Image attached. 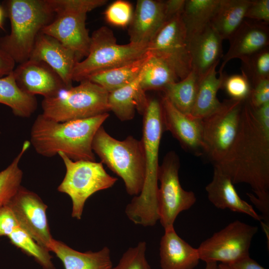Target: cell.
Masks as SVG:
<instances>
[{
  "mask_svg": "<svg viewBox=\"0 0 269 269\" xmlns=\"http://www.w3.org/2000/svg\"><path fill=\"white\" fill-rule=\"evenodd\" d=\"M233 183H246L254 194L247 193L269 223V102L253 108L244 102L239 128L226 156L214 164Z\"/></svg>",
  "mask_w": 269,
  "mask_h": 269,
  "instance_id": "1",
  "label": "cell"
},
{
  "mask_svg": "<svg viewBox=\"0 0 269 269\" xmlns=\"http://www.w3.org/2000/svg\"><path fill=\"white\" fill-rule=\"evenodd\" d=\"M109 114L58 122L39 115L31 127L30 144L36 152L52 157L61 152L73 161L96 160L92 149L94 137Z\"/></svg>",
  "mask_w": 269,
  "mask_h": 269,
  "instance_id": "2",
  "label": "cell"
},
{
  "mask_svg": "<svg viewBox=\"0 0 269 269\" xmlns=\"http://www.w3.org/2000/svg\"><path fill=\"white\" fill-rule=\"evenodd\" d=\"M164 130L161 99H148L143 114L142 136L145 176L142 189L134 196L125 209L128 218L136 225L153 226L159 220L157 212L158 153Z\"/></svg>",
  "mask_w": 269,
  "mask_h": 269,
  "instance_id": "3",
  "label": "cell"
},
{
  "mask_svg": "<svg viewBox=\"0 0 269 269\" xmlns=\"http://www.w3.org/2000/svg\"><path fill=\"white\" fill-rule=\"evenodd\" d=\"M1 7L11 28L0 37V49L21 64L29 59L38 34L54 17L51 0H7Z\"/></svg>",
  "mask_w": 269,
  "mask_h": 269,
  "instance_id": "4",
  "label": "cell"
},
{
  "mask_svg": "<svg viewBox=\"0 0 269 269\" xmlns=\"http://www.w3.org/2000/svg\"><path fill=\"white\" fill-rule=\"evenodd\" d=\"M92 149L102 163L123 180L128 194L137 196L140 193L145 176L141 140L132 135L123 140H118L101 126L94 137Z\"/></svg>",
  "mask_w": 269,
  "mask_h": 269,
  "instance_id": "5",
  "label": "cell"
},
{
  "mask_svg": "<svg viewBox=\"0 0 269 269\" xmlns=\"http://www.w3.org/2000/svg\"><path fill=\"white\" fill-rule=\"evenodd\" d=\"M107 1L51 0L55 14L41 32L54 37L72 50L79 62L88 55L90 44L91 36L86 26L87 14Z\"/></svg>",
  "mask_w": 269,
  "mask_h": 269,
  "instance_id": "6",
  "label": "cell"
},
{
  "mask_svg": "<svg viewBox=\"0 0 269 269\" xmlns=\"http://www.w3.org/2000/svg\"><path fill=\"white\" fill-rule=\"evenodd\" d=\"M148 45L118 44L112 30L102 26L92 33L87 56L76 63L73 81L80 82L96 73L135 61L148 52Z\"/></svg>",
  "mask_w": 269,
  "mask_h": 269,
  "instance_id": "7",
  "label": "cell"
},
{
  "mask_svg": "<svg viewBox=\"0 0 269 269\" xmlns=\"http://www.w3.org/2000/svg\"><path fill=\"white\" fill-rule=\"evenodd\" d=\"M109 92L101 86L84 80L58 95L44 98L42 114L53 121L65 122L91 118L109 111Z\"/></svg>",
  "mask_w": 269,
  "mask_h": 269,
  "instance_id": "8",
  "label": "cell"
},
{
  "mask_svg": "<svg viewBox=\"0 0 269 269\" xmlns=\"http://www.w3.org/2000/svg\"><path fill=\"white\" fill-rule=\"evenodd\" d=\"M58 154L63 161L66 173L57 190L69 196L72 202V217L80 219L87 200L95 193L112 187L118 179L106 171L101 162L73 161L62 152Z\"/></svg>",
  "mask_w": 269,
  "mask_h": 269,
  "instance_id": "9",
  "label": "cell"
},
{
  "mask_svg": "<svg viewBox=\"0 0 269 269\" xmlns=\"http://www.w3.org/2000/svg\"><path fill=\"white\" fill-rule=\"evenodd\" d=\"M245 101L225 100L216 110L201 119L204 152L215 164L224 158L236 138Z\"/></svg>",
  "mask_w": 269,
  "mask_h": 269,
  "instance_id": "10",
  "label": "cell"
},
{
  "mask_svg": "<svg viewBox=\"0 0 269 269\" xmlns=\"http://www.w3.org/2000/svg\"><path fill=\"white\" fill-rule=\"evenodd\" d=\"M179 167L178 155L170 151L158 168V180L160 185L157 195V212L164 230L173 227L179 214L189 209L196 201L193 192L182 188L179 179Z\"/></svg>",
  "mask_w": 269,
  "mask_h": 269,
  "instance_id": "11",
  "label": "cell"
},
{
  "mask_svg": "<svg viewBox=\"0 0 269 269\" xmlns=\"http://www.w3.org/2000/svg\"><path fill=\"white\" fill-rule=\"evenodd\" d=\"M257 226L239 220L229 224L203 241L197 248L200 260L205 263L229 264L249 255V249Z\"/></svg>",
  "mask_w": 269,
  "mask_h": 269,
  "instance_id": "12",
  "label": "cell"
},
{
  "mask_svg": "<svg viewBox=\"0 0 269 269\" xmlns=\"http://www.w3.org/2000/svg\"><path fill=\"white\" fill-rule=\"evenodd\" d=\"M148 50L164 60L180 80L191 71V60L181 13L167 20L148 43Z\"/></svg>",
  "mask_w": 269,
  "mask_h": 269,
  "instance_id": "13",
  "label": "cell"
},
{
  "mask_svg": "<svg viewBox=\"0 0 269 269\" xmlns=\"http://www.w3.org/2000/svg\"><path fill=\"white\" fill-rule=\"evenodd\" d=\"M6 205L13 212L19 227L50 252L53 239L48 223L47 206L39 196L21 186Z\"/></svg>",
  "mask_w": 269,
  "mask_h": 269,
  "instance_id": "14",
  "label": "cell"
},
{
  "mask_svg": "<svg viewBox=\"0 0 269 269\" xmlns=\"http://www.w3.org/2000/svg\"><path fill=\"white\" fill-rule=\"evenodd\" d=\"M13 73L20 88L32 96L50 98L69 89L59 75L42 61L28 59L19 64Z\"/></svg>",
  "mask_w": 269,
  "mask_h": 269,
  "instance_id": "15",
  "label": "cell"
},
{
  "mask_svg": "<svg viewBox=\"0 0 269 269\" xmlns=\"http://www.w3.org/2000/svg\"><path fill=\"white\" fill-rule=\"evenodd\" d=\"M161 102L164 130L169 131L184 149L195 155L202 154L201 120L181 112L164 96Z\"/></svg>",
  "mask_w": 269,
  "mask_h": 269,
  "instance_id": "16",
  "label": "cell"
},
{
  "mask_svg": "<svg viewBox=\"0 0 269 269\" xmlns=\"http://www.w3.org/2000/svg\"><path fill=\"white\" fill-rule=\"evenodd\" d=\"M29 59L42 61L55 71L68 88L78 62L75 53L54 37L41 31L37 36Z\"/></svg>",
  "mask_w": 269,
  "mask_h": 269,
  "instance_id": "17",
  "label": "cell"
},
{
  "mask_svg": "<svg viewBox=\"0 0 269 269\" xmlns=\"http://www.w3.org/2000/svg\"><path fill=\"white\" fill-rule=\"evenodd\" d=\"M269 24L245 19L229 40L230 47L222 57L219 75L223 73L226 64L231 60L238 58L242 62L259 51L269 47Z\"/></svg>",
  "mask_w": 269,
  "mask_h": 269,
  "instance_id": "18",
  "label": "cell"
},
{
  "mask_svg": "<svg viewBox=\"0 0 269 269\" xmlns=\"http://www.w3.org/2000/svg\"><path fill=\"white\" fill-rule=\"evenodd\" d=\"M167 20L165 0H137L129 25L130 42L148 44Z\"/></svg>",
  "mask_w": 269,
  "mask_h": 269,
  "instance_id": "19",
  "label": "cell"
},
{
  "mask_svg": "<svg viewBox=\"0 0 269 269\" xmlns=\"http://www.w3.org/2000/svg\"><path fill=\"white\" fill-rule=\"evenodd\" d=\"M205 189L209 200L216 208L245 214L262 223V216L239 196L230 177L219 167L214 166L212 180Z\"/></svg>",
  "mask_w": 269,
  "mask_h": 269,
  "instance_id": "20",
  "label": "cell"
},
{
  "mask_svg": "<svg viewBox=\"0 0 269 269\" xmlns=\"http://www.w3.org/2000/svg\"><path fill=\"white\" fill-rule=\"evenodd\" d=\"M222 41L210 23L189 41L192 70L199 79L219 64L223 57Z\"/></svg>",
  "mask_w": 269,
  "mask_h": 269,
  "instance_id": "21",
  "label": "cell"
},
{
  "mask_svg": "<svg viewBox=\"0 0 269 269\" xmlns=\"http://www.w3.org/2000/svg\"><path fill=\"white\" fill-rule=\"evenodd\" d=\"M159 256L162 269H194L200 260L197 249L181 238L174 227L164 230Z\"/></svg>",
  "mask_w": 269,
  "mask_h": 269,
  "instance_id": "22",
  "label": "cell"
},
{
  "mask_svg": "<svg viewBox=\"0 0 269 269\" xmlns=\"http://www.w3.org/2000/svg\"><path fill=\"white\" fill-rule=\"evenodd\" d=\"M140 80L141 72L131 83L108 93L109 110L121 121L133 119L136 110L142 115L145 112L148 99L140 88Z\"/></svg>",
  "mask_w": 269,
  "mask_h": 269,
  "instance_id": "23",
  "label": "cell"
},
{
  "mask_svg": "<svg viewBox=\"0 0 269 269\" xmlns=\"http://www.w3.org/2000/svg\"><path fill=\"white\" fill-rule=\"evenodd\" d=\"M50 252L62 262L65 269H113L111 252L104 247L97 252H80L53 239Z\"/></svg>",
  "mask_w": 269,
  "mask_h": 269,
  "instance_id": "24",
  "label": "cell"
},
{
  "mask_svg": "<svg viewBox=\"0 0 269 269\" xmlns=\"http://www.w3.org/2000/svg\"><path fill=\"white\" fill-rule=\"evenodd\" d=\"M251 0H219L210 24L223 40H230L244 20Z\"/></svg>",
  "mask_w": 269,
  "mask_h": 269,
  "instance_id": "25",
  "label": "cell"
},
{
  "mask_svg": "<svg viewBox=\"0 0 269 269\" xmlns=\"http://www.w3.org/2000/svg\"><path fill=\"white\" fill-rule=\"evenodd\" d=\"M218 64L214 65L199 79L196 99L190 114L193 118L201 120L216 110L221 104L217 94L222 89L224 74L218 77Z\"/></svg>",
  "mask_w": 269,
  "mask_h": 269,
  "instance_id": "26",
  "label": "cell"
},
{
  "mask_svg": "<svg viewBox=\"0 0 269 269\" xmlns=\"http://www.w3.org/2000/svg\"><path fill=\"white\" fill-rule=\"evenodd\" d=\"M0 103L9 107L14 115L21 118L30 117L37 106L35 96L27 94L18 86L13 71L0 78Z\"/></svg>",
  "mask_w": 269,
  "mask_h": 269,
  "instance_id": "27",
  "label": "cell"
},
{
  "mask_svg": "<svg viewBox=\"0 0 269 269\" xmlns=\"http://www.w3.org/2000/svg\"><path fill=\"white\" fill-rule=\"evenodd\" d=\"M150 55L151 52L148 50L143 56L135 61L96 73L87 80L108 92H112L131 83L137 78Z\"/></svg>",
  "mask_w": 269,
  "mask_h": 269,
  "instance_id": "28",
  "label": "cell"
},
{
  "mask_svg": "<svg viewBox=\"0 0 269 269\" xmlns=\"http://www.w3.org/2000/svg\"><path fill=\"white\" fill-rule=\"evenodd\" d=\"M219 0H185L181 17L189 41L210 23Z\"/></svg>",
  "mask_w": 269,
  "mask_h": 269,
  "instance_id": "29",
  "label": "cell"
},
{
  "mask_svg": "<svg viewBox=\"0 0 269 269\" xmlns=\"http://www.w3.org/2000/svg\"><path fill=\"white\" fill-rule=\"evenodd\" d=\"M178 79L164 60L151 53L141 72L140 86L145 92L148 90L163 91L169 84L178 81Z\"/></svg>",
  "mask_w": 269,
  "mask_h": 269,
  "instance_id": "30",
  "label": "cell"
},
{
  "mask_svg": "<svg viewBox=\"0 0 269 269\" xmlns=\"http://www.w3.org/2000/svg\"><path fill=\"white\" fill-rule=\"evenodd\" d=\"M199 79L192 70L185 78L167 85L163 90V96L179 111L190 115L196 99Z\"/></svg>",
  "mask_w": 269,
  "mask_h": 269,
  "instance_id": "31",
  "label": "cell"
},
{
  "mask_svg": "<svg viewBox=\"0 0 269 269\" xmlns=\"http://www.w3.org/2000/svg\"><path fill=\"white\" fill-rule=\"evenodd\" d=\"M30 144L29 141H25L11 163L0 171V207L6 205L21 186L23 172L19 163Z\"/></svg>",
  "mask_w": 269,
  "mask_h": 269,
  "instance_id": "32",
  "label": "cell"
},
{
  "mask_svg": "<svg viewBox=\"0 0 269 269\" xmlns=\"http://www.w3.org/2000/svg\"><path fill=\"white\" fill-rule=\"evenodd\" d=\"M7 237L11 244L33 257L43 269H55L49 251L35 242L21 228H15Z\"/></svg>",
  "mask_w": 269,
  "mask_h": 269,
  "instance_id": "33",
  "label": "cell"
},
{
  "mask_svg": "<svg viewBox=\"0 0 269 269\" xmlns=\"http://www.w3.org/2000/svg\"><path fill=\"white\" fill-rule=\"evenodd\" d=\"M241 72L251 87L260 81L269 79V48L267 47L242 62Z\"/></svg>",
  "mask_w": 269,
  "mask_h": 269,
  "instance_id": "34",
  "label": "cell"
},
{
  "mask_svg": "<svg viewBox=\"0 0 269 269\" xmlns=\"http://www.w3.org/2000/svg\"><path fill=\"white\" fill-rule=\"evenodd\" d=\"M146 250L145 242H140L135 247L129 248L113 269H151L145 257Z\"/></svg>",
  "mask_w": 269,
  "mask_h": 269,
  "instance_id": "35",
  "label": "cell"
},
{
  "mask_svg": "<svg viewBox=\"0 0 269 269\" xmlns=\"http://www.w3.org/2000/svg\"><path fill=\"white\" fill-rule=\"evenodd\" d=\"M223 88L230 99L245 101L249 98L252 87L247 78L242 73L228 76L224 75Z\"/></svg>",
  "mask_w": 269,
  "mask_h": 269,
  "instance_id": "36",
  "label": "cell"
},
{
  "mask_svg": "<svg viewBox=\"0 0 269 269\" xmlns=\"http://www.w3.org/2000/svg\"><path fill=\"white\" fill-rule=\"evenodd\" d=\"M133 14L132 4L127 1L118 0L106 9L105 16L109 23L120 27L129 25Z\"/></svg>",
  "mask_w": 269,
  "mask_h": 269,
  "instance_id": "37",
  "label": "cell"
},
{
  "mask_svg": "<svg viewBox=\"0 0 269 269\" xmlns=\"http://www.w3.org/2000/svg\"><path fill=\"white\" fill-rule=\"evenodd\" d=\"M269 23V0H251L247 10L245 18Z\"/></svg>",
  "mask_w": 269,
  "mask_h": 269,
  "instance_id": "38",
  "label": "cell"
},
{
  "mask_svg": "<svg viewBox=\"0 0 269 269\" xmlns=\"http://www.w3.org/2000/svg\"><path fill=\"white\" fill-rule=\"evenodd\" d=\"M251 106L257 108L269 102V79L262 80L252 87L247 99Z\"/></svg>",
  "mask_w": 269,
  "mask_h": 269,
  "instance_id": "39",
  "label": "cell"
},
{
  "mask_svg": "<svg viewBox=\"0 0 269 269\" xmlns=\"http://www.w3.org/2000/svg\"><path fill=\"white\" fill-rule=\"evenodd\" d=\"M19 227L11 209L7 205L0 207V237L8 236Z\"/></svg>",
  "mask_w": 269,
  "mask_h": 269,
  "instance_id": "40",
  "label": "cell"
},
{
  "mask_svg": "<svg viewBox=\"0 0 269 269\" xmlns=\"http://www.w3.org/2000/svg\"><path fill=\"white\" fill-rule=\"evenodd\" d=\"M227 265L230 269H266L250 258V255Z\"/></svg>",
  "mask_w": 269,
  "mask_h": 269,
  "instance_id": "41",
  "label": "cell"
},
{
  "mask_svg": "<svg viewBox=\"0 0 269 269\" xmlns=\"http://www.w3.org/2000/svg\"><path fill=\"white\" fill-rule=\"evenodd\" d=\"M15 64L12 59L0 49V78L11 73L15 68Z\"/></svg>",
  "mask_w": 269,
  "mask_h": 269,
  "instance_id": "42",
  "label": "cell"
},
{
  "mask_svg": "<svg viewBox=\"0 0 269 269\" xmlns=\"http://www.w3.org/2000/svg\"><path fill=\"white\" fill-rule=\"evenodd\" d=\"M185 0H165L166 12L168 19L181 13Z\"/></svg>",
  "mask_w": 269,
  "mask_h": 269,
  "instance_id": "43",
  "label": "cell"
},
{
  "mask_svg": "<svg viewBox=\"0 0 269 269\" xmlns=\"http://www.w3.org/2000/svg\"><path fill=\"white\" fill-rule=\"evenodd\" d=\"M205 269H219L218 264L216 262L206 263Z\"/></svg>",
  "mask_w": 269,
  "mask_h": 269,
  "instance_id": "44",
  "label": "cell"
},
{
  "mask_svg": "<svg viewBox=\"0 0 269 269\" xmlns=\"http://www.w3.org/2000/svg\"><path fill=\"white\" fill-rule=\"evenodd\" d=\"M4 12L1 6H0V28L2 27V21Z\"/></svg>",
  "mask_w": 269,
  "mask_h": 269,
  "instance_id": "45",
  "label": "cell"
},
{
  "mask_svg": "<svg viewBox=\"0 0 269 269\" xmlns=\"http://www.w3.org/2000/svg\"><path fill=\"white\" fill-rule=\"evenodd\" d=\"M219 269H230L227 264L220 263L218 264Z\"/></svg>",
  "mask_w": 269,
  "mask_h": 269,
  "instance_id": "46",
  "label": "cell"
}]
</instances>
